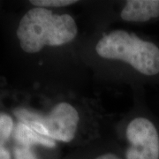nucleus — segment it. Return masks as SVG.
Returning a JSON list of instances; mask_svg holds the SVG:
<instances>
[{"instance_id": "1", "label": "nucleus", "mask_w": 159, "mask_h": 159, "mask_svg": "<svg viewBox=\"0 0 159 159\" xmlns=\"http://www.w3.org/2000/svg\"><path fill=\"white\" fill-rule=\"evenodd\" d=\"M98 57L128 65L142 78L159 81V44L124 29H114L97 40Z\"/></svg>"}, {"instance_id": "5", "label": "nucleus", "mask_w": 159, "mask_h": 159, "mask_svg": "<svg viewBox=\"0 0 159 159\" xmlns=\"http://www.w3.org/2000/svg\"><path fill=\"white\" fill-rule=\"evenodd\" d=\"M119 16L125 22L142 24L157 21L159 20V0H128Z\"/></svg>"}, {"instance_id": "4", "label": "nucleus", "mask_w": 159, "mask_h": 159, "mask_svg": "<svg viewBox=\"0 0 159 159\" xmlns=\"http://www.w3.org/2000/svg\"><path fill=\"white\" fill-rule=\"evenodd\" d=\"M125 159H159V122L142 111L127 123L125 131Z\"/></svg>"}, {"instance_id": "3", "label": "nucleus", "mask_w": 159, "mask_h": 159, "mask_svg": "<svg viewBox=\"0 0 159 159\" xmlns=\"http://www.w3.org/2000/svg\"><path fill=\"white\" fill-rule=\"evenodd\" d=\"M15 115L37 134L64 143H73L77 139L82 124L79 108L66 100L57 101L45 113L20 109L15 111Z\"/></svg>"}, {"instance_id": "6", "label": "nucleus", "mask_w": 159, "mask_h": 159, "mask_svg": "<svg viewBox=\"0 0 159 159\" xmlns=\"http://www.w3.org/2000/svg\"><path fill=\"white\" fill-rule=\"evenodd\" d=\"M14 139L18 142V145L22 146L32 147L34 145H40L49 148L56 147L55 141L37 134L22 122L18 123L14 129Z\"/></svg>"}, {"instance_id": "2", "label": "nucleus", "mask_w": 159, "mask_h": 159, "mask_svg": "<svg viewBox=\"0 0 159 159\" xmlns=\"http://www.w3.org/2000/svg\"><path fill=\"white\" fill-rule=\"evenodd\" d=\"M79 33L74 16L52 10L34 7L20 19L16 35L21 50L34 54L45 47H59L71 43Z\"/></svg>"}, {"instance_id": "11", "label": "nucleus", "mask_w": 159, "mask_h": 159, "mask_svg": "<svg viewBox=\"0 0 159 159\" xmlns=\"http://www.w3.org/2000/svg\"><path fill=\"white\" fill-rule=\"evenodd\" d=\"M0 159H12L10 151L3 144H0Z\"/></svg>"}, {"instance_id": "10", "label": "nucleus", "mask_w": 159, "mask_h": 159, "mask_svg": "<svg viewBox=\"0 0 159 159\" xmlns=\"http://www.w3.org/2000/svg\"><path fill=\"white\" fill-rule=\"evenodd\" d=\"M14 159H39L38 156L32 149V147L17 145L13 148Z\"/></svg>"}, {"instance_id": "8", "label": "nucleus", "mask_w": 159, "mask_h": 159, "mask_svg": "<svg viewBox=\"0 0 159 159\" xmlns=\"http://www.w3.org/2000/svg\"><path fill=\"white\" fill-rule=\"evenodd\" d=\"M34 7H41L46 9H59L71 6L78 3L77 0H31L29 1Z\"/></svg>"}, {"instance_id": "7", "label": "nucleus", "mask_w": 159, "mask_h": 159, "mask_svg": "<svg viewBox=\"0 0 159 159\" xmlns=\"http://www.w3.org/2000/svg\"><path fill=\"white\" fill-rule=\"evenodd\" d=\"M66 159H125L124 155L117 149L102 148L95 151L77 154Z\"/></svg>"}, {"instance_id": "9", "label": "nucleus", "mask_w": 159, "mask_h": 159, "mask_svg": "<svg viewBox=\"0 0 159 159\" xmlns=\"http://www.w3.org/2000/svg\"><path fill=\"white\" fill-rule=\"evenodd\" d=\"M14 123L10 115L1 112L0 113V144L6 142L13 132Z\"/></svg>"}]
</instances>
